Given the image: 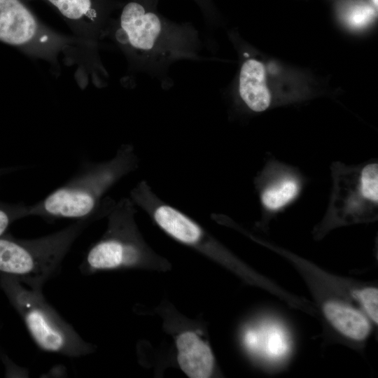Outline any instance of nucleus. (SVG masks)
<instances>
[{
	"label": "nucleus",
	"instance_id": "9d476101",
	"mask_svg": "<svg viewBox=\"0 0 378 378\" xmlns=\"http://www.w3.org/2000/svg\"><path fill=\"white\" fill-rule=\"evenodd\" d=\"M41 1L59 12L75 36L97 47L99 41L105 36L113 12L122 4L116 0Z\"/></svg>",
	"mask_w": 378,
	"mask_h": 378
},
{
	"label": "nucleus",
	"instance_id": "0eeeda50",
	"mask_svg": "<svg viewBox=\"0 0 378 378\" xmlns=\"http://www.w3.org/2000/svg\"><path fill=\"white\" fill-rule=\"evenodd\" d=\"M262 245L290 262L302 275L326 323L341 337H349L363 326L365 316L356 304L364 282L338 276L315 264L265 240Z\"/></svg>",
	"mask_w": 378,
	"mask_h": 378
},
{
	"label": "nucleus",
	"instance_id": "1a4fd4ad",
	"mask_svg": "<svg viewBox=\"0 0 378 378\" xmlns=\"http://www.w3.org/2000/svg\"><path fill=\"white\" fill-rule=\"evenodd\" d=\"M253 184L262 220L269 221L299 198L305 185V178L296 167L272 159L258 172Z\"/></svg>",
	"mask_w": 378,
	"mask_h": 378
},
{
	"label": "nucleus",
	"instance_id": "aec40b11",
	"mask_svg": "<svg viewBox=\"0 0 378 378\" xmlns=\"http://www.w3.org/2000/svg\"><path fill=\"white\" fill-rule=\"evenodd\" d=\"M1 353V352H0Z\"/></svg>",
	"mask_w": 378,
	"mask_h": 378
},
{
	"label": "nucleus",
	"instance_id": "dca6fc26",
	"mask_svg": "<svg viewBox=\"0 0 378 378\" xmlns=\"http://www.w3.org/2000/svg\"><path fill=\"white\" fill-rule=\"evenodd\" d=\"M374 10L368 5L356 4L349 8L345 18L349 24L360 27L367 24L374 16Z\"/></svg>",
	"mask_w": 378,
	"mask_h": 378
},
{
	"label": "nucleus",
	"instance_id": "6e6552de",
	"mask_svg": "<svg viewBox=\"0 0 378 378\" xmlns=\"http://www.w3.org/2000/svg\"><path fill=\"white\" fill-rule=\"evenodd\" d=\"M135 213L136 205L130 197L114 201L106 215L105 234L90 247L80 265L83 274L131 267L140 262L144 251L135 226Z\"/></svg>",
	"mask_w": 378,
	"mask_h": 378
},
{
	"label": "nucleus",
	"instance_id": "7ed1b4c3",
	"mask_svg": "<svg viewBox=\"0 0 378 378\" xmlns=\"http://www.w3.org/2000/svg\"><path fill=\"white\" fill-rule=\"evenodd\" d=\"M28 0H0V41L26 55L43 59L57 71L59 59L78 64L87 73L101 71L97 46L75 36H66L44 24Z\"/></svg>",
	"mask_w": 378,
	"mask_h": 378
},
{
	"label": "nucleus",
	"instance_id": "39448f33",
	"mask_svg": "<svg viewBox=\"0 0 378 378\" xmlns=\"http://www.w3.org/2000/svg\"><path fill=\"white\" fill-rule=\"evenodd\" d=\"M332 190L326 212L314 227L320 240L331 230L375 221L378 216V163L358 165L334 162L330 166Z\"/></svg>",
	"mask_w": 378,
	"mask_h": 378
},
{
	"label": "nucleus",
	"instance_id": "9b49d317",
	"mask_svg": "<svg viewBox=\"0 0 378 378\" xmlns=\"http://www.w3.org/2000/svg\"><path fill=\"white\" fill-rule=\"evenodd\" d=\"M246 346L267 361L279 360L290 349L288 335L278 323L267 321L257 328L248 329L244 335Z\"/></svg>",
	"mask_w": 378,
	"mask_h": 378
},
{
	"label": "nucleus",
	"instance_id": "f257e3e1",
	"mask_svg": "<svg viewBox=\"0 0 378 378\" xmlns=\"http://www.w3.org/2000/svg\"><path fill=\"white\" fill-rule=\"evenodd\" d=\"M158 0H127L111 18L105 36L139 70L160 74L179 59L199 58L200 41L189 23L167 19L157 10Z\"/></svg>",
	"mask_w": 378,
	"mask_h": 378
},
{
	"label": "nucleus",
	"instance_id": "f3484780",
	"mask_svg": "<svg viewBox=\"0 0 378 378\" xmlns=\"http://www.w3.org/2000/svg\"><path fill=\"white\" fill-rule=\"evenodd\" d=\"M200 7L204 17L207 19L212 15V5L211 0H193Z\"/></svg>",
	"mask_w": 378,
	"mask_h": 378
},
{
	"label": "nucleus",
	"instance_id": "2eb2a0df",
	"mask_svg": "<svg viewBox=\"0 0 378 378\" xmlns=\"http://www.w3.org/2000/svg\"><path fill=\"white\" fill-rule=\"evenodd\" d=\"M28 205L10 204L0 201V237L6 233L10 225L17 220L27 217Z\"/></svg>",
	"mask_w": 378,
	"mask_h": 378
},
{
	"label": "nucleus",
	"instance_id": "4468645a",
	"mask_svg": "<svg viewBox=\"0 0 378 378\" xmlns=\"http://www.w3.org/2000/svg\"><path fill=\"white\" fill-rule=\"evenodd\" d=\"M356 301L358 307L374 324L378 323V289L377 286L365 284Z\"/></svg>",
	"mask_w": 378,
	"mask_h": 378
},
{
	"label": "nucleus",
	"instance_id": "6ab92c4d",
	"mask_svg": "<svg viewBox=\"0 0 378 378\" xmlns=\"http://www.w3.org/2000/svg\"><path fill=\"white\" fill-rule=\"evenodd\" d=\"M373 3L377 6V0H372Z\"/></svg>",
	"mask_w": 378,
	"mask_h": 378
},
{
	"label": "nucleus",
	"instance_id": "20e7f679",
	"mask_svg": "<svg viewBox=\"0 0 378 378\" xmlns=\"http://www.w3.org/2000/svg\"><path fill=\"white\" fill-rule=\"evenodd\" d=\"M97 218L76 220L67 227L39 238L0 237V275L15 277L28 288L42 290L44 284L59 272L74 243Z\"/></svg>",
	"mask_w": 378,
	"mask_h": 378
},
{
	"label": "nucleus",
	"instance_id": "ddd939ff",
	"mask_svg": "<svg viewBox=\"0 0 378 378\" xmlns=\"http://www.w3.org/2000/svg\"><path fill=\"white\" fill-rule=\"evenodd\" d=\"M264 65L254 59L242 64L239 79V94L246 108L253 112L265 111L271 104V94L266 85Z\"/></svg>",
	"mask_w": 378,
	"mask_h": 378
},
{
	"label": "nucleus",
	"instance_id": "a211bd4d",
	"mask_svg": "<svg viewBox=\"0 0 378 378\" xmlns=\"http://www.w3.org/2000/svg\"><path fill=\"white\" fill-rule=\"evenodd\" d=\"M19 167L0 168V176L19 169Z\"/></svg>",
	"mask_w": 378,
	"mask_h": 378
},
{
	"label": "nucleus",
	"instance_id": "423d86ee",
	"mask_svg": "<svg viewBox=\"0 0 378 378\" xmlns=\"http://www.w3.org/2000/svg\"><path fill=\"white\" fill-rule=\"evenodd\" d=\"M0 288L40 349L69 358L85 356L94 351V346L83 340L47 302L42 290L25 287L8 275H0Z\"/></svg>",
	"mask_w": 378,
	"mask_h": 378
},
{
	"label": "nucleus",
	"instance_id": "f8f14e48",
	"mask_svg": "<svg viewBox=\"0 0 378 378\" xmlns=\"http://www.w3.org/2000/svg\"><path fill=\"white\" fill-rule=\"evenodd\" d=\"M178 363L191 378L209 377L214 367V356L207 344L197 334L188 331L176 340Z\"/></svg>",
	"mask_w": 378,
	"mask_h": 378
},
{
	"label": "nucleus",
	"instance_id": "f03ea898",
	"mask_svg": "<svg viewBox=\"0 0 378 378\" xmlns=\"http://www.w3.org/2000/svg\"><path fill=\"white\" fill-rule=\"evenodd\" d=\"M139 166L134 146L122 144L111 159L87 164L65 184L28 206L27 216L76 220L106 216L115 200L105 195Z\"/></svg>",
	"mask_w": 378,
	"mask_h": 378
}]
</instances>
